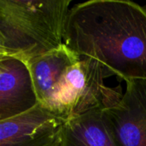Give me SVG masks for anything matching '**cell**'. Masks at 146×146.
<instances>
[{
    "label": "cell",
    "mask_w": 146,
    "mask_h": 146,
    "mask_svg": "<svg viewBox=\"0 0 146 146\" xmlns=\"http://www.w3.org/2000/svg\"><path fill=\"white\" fill-rule=\"evenodd\" d=\"M121 101L105 110L119 146H146V80L126 81Z\"/></svg>",
    "instance_id": "obj_5"
},
{
    "label": "cell",
    "mask_w": 146,
    "mask_h": 146,
    "mask_svg": "<svg viewBox=\"0 0 146 146\" xmlns=\"http://www.w3.org/2000/svg\"><path fill=\"white\" fill-rule=\"evenodd\" d=\"M80 59L79 55L64 44L28 64L39 104L45 107L49 104L67 70Z\"/></svg>",
    "instance_id": "obj_7"
},
{
    "label": "cell",
    "mask_w": 146,
    "mask_h": 146,
    "mask_svg": "<svg viewBox=\"0 0 146 146\" xmlns=\"http://www.w3.org/2000/svg\"><path fill=\"white\" fill-rule=\"evenodd\" d=\"M39 104L28 65L0 56V121L22 115Z\"/></svg>",
    "instance_id": "obj_6"
},
{
    "label": "cell",
    "mask_w": 146,
    "mask_h": 146,
    "mask_svg": "<svg viewBox=\"0 0 146 146\" xmlns=\"http://www.w3.org/2000/svg\"><path fill=\"white\" fill-rule=\"evenodd\" d=\"M115 75L99 61L88 56L71 66L56 88L47 108L68 120L92 110H105L117 104L123 94L121 86L111 88L104 79Z\"/></svg>",
    "instance_id": "obj_3"
},
{
    "label": "cell",
    "mask_w": 146,
    "mask_h": 146,
    "mask_svg": "<svg viewBox=\"0 0 146 146\" xmlns=\"http://www.w3.org/2000/svg\"><path fill=\"white\" fill-rule=\"evenodd\" d=\"M68 119L41 104L0 121V146H63Z\"/></svg>",
    "instance_id": "obj_4"
},
{
    "label": "cell",
    "mask_w": 146,
    "mask_h": 146,
    "mask_svg": "<svg viewBox=\"0 0 146 146\" xmlns=\"http://www.w3.org/2000/svg\"><path fill=\"white\" fill-rule=\"evenodd\" d=\"M63 146H119L104 110H92L68 121Z\"/></svg>",
    "instance_id": "obj_8"
},
{
    "label": "cell",
    "mask_w": 146,
    "mask_h": 146,
    "mask_svg": "<svg viewBox=\"0 0 146 146\" xmlns=\"http://www.w3.org/2000/svg\"><path fill=\"white\" fill-rule=\"evenodd\" d=\"M70 0H0V56L30 64L64 44Z\"/></svg>",
    "instance_id": "obj_2"
},
{
    "label": "cell",
    "mask_w": 146,
    "mask_h": 146,
    "mask_svg": "<svg viewBox=\"0 0 146 146\" xmlns=\"http://www.w3.org/2000/svg\"><path fill=\"white\" fill-rule=\"evenodd\" d=\"M64 44L125 81L146 80V6L121 0L78 3L68 12Z\"/></svg>",
    "instance_id": "obj_1"
}]
</instances>
